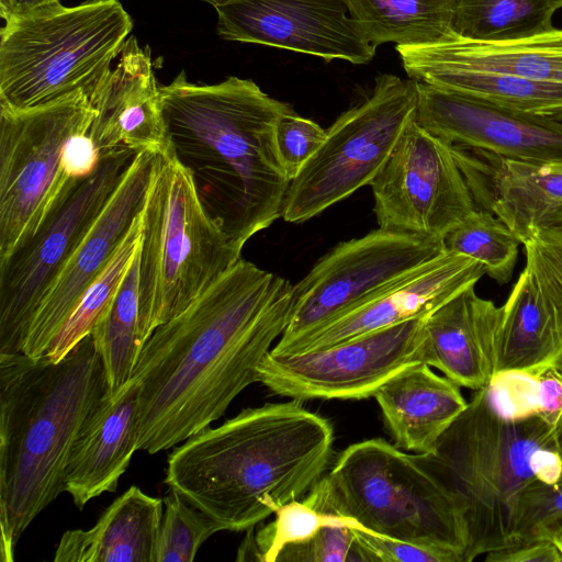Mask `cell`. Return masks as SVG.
I'll list each match as a JSON object with an SVG mask.
<instances>
[{
    "label": "cell",
    "mask_w": 562,
    "mask_h": 562,
    "mask_svg": "<svg viewBox=\"0 0 562 562\" xmlns=\"http://www.w3.org/2000/svg\"><path fill=\"white\" fill-rule=\"evenodd\" d=\"M327 525H345L359 528L351 519L322 513L303 499L283 505L274 513V519L256 532L254 528L241 542L237 560L276 562L277 555L286 547L303 543Z\"/></svg>",
    "instance_id": "obj_32"
},
{
    "label": "cell",
    "mask_w": 562,
    "mask_h": 562,
    "mask_svg": "<svg viewBox=\"0 0 562 562\" xmlns=\"http://www.w3.org/2000/svg\"><path fill=\"white\" fill-rule=\"evenodd\" d=\"M162 501L154 562H192L200 547L220 528L173 490L169 488Z\"/></svg>",
    "instance_id": "obj_33"
},
{
    "label": "cell",
    "mask_w": 562,
    "mask_h": 562,
    "mask_svg": "<svg viewBox=\"0 0 562 562\" xmlns=\"http://www.w3.org/2000/svg\"><path fill=\"white\" fill-rule=\"evenodd\" d=\"M408 78L467 93L508 109L538 115L562 116V82L457 69L424 70Z\"/></svg>",
    "instance_id": "obj_28"
},
{
    "label": "cell",
    "mask_w": 562,
    "mask_h": 562,
    "mask_svg": "<svg viewBox=\"0 0 562 562\" xmlns=\"http://www.w3.org/2000/svg\"><path fill=\"white\" fill-rule=\"evenodd\" d=\"M95 112L89 128L100 157L128 149L159 154L169 149L160 87L149 47L130 36L116 66L89 97Z\"/></svg>",
    "instance_id": "obj_20"
},
{
    "label": "cell",
    "mask_w": 562,
    "mask_h": 562,
    "mask_svg": "<svg viewBox=\"0 0 562 562\" xmlns=\"http://www.w3.org/2000/svg\"><path fill=\"white\" fill-rule=\"evenodd\" d=\"M134 157L128 149L100 157L94 171L76 182L33 237L0 260V355L22 352L44 295Z\"/></svg>",
    "instance_id": "obj_11"
},
{
    "label": "cell",
    "mask_w": 562,
    "mask_h": 562,
    "mask_svg": "<svg viewBox=\"0 0 562 562\" xmlns=\"http://www.w3.org/2000/svg\"><path fill=\"white\" fill-rule=\"evenodd\" d=\"M476 209L490 211L521 245L539 231L562 227V162H531L452 145Z\"/></svg>",
    "instance_id": "obj_19"
},
{
    "label": "cell",
    "mask_w": 562,
    "mask_h": 562,
    "mask_svg": "<svg viewBox=\"0 0 562 562\" xmlns=\"http://www.w3.org/2000/svg\"><path fill=\"white\" fill-rule=\"evenodd\" d=\"M139 316L147 341L241 254L203 209L191 177L168 149L155 155L142 210Z\"/></svg>",
    "instance_id": "obj_8"
},
{
    "label": "cell",
    "mask_w": 562,
    "mask_h": 562,
    "mask_svg": "<svg viewBox=\"0 0 562 562\" xmlns=\"http://www.w3.org/2000/svg\"><path fill=\"white\" fill-rule=\"evenodd\" d=\"M57 3L60 0H0V15L7 22Z\"/></svg>",
    "instance_id": "obj_44"
},
{
    "label": "cell",
    "mask_w": 562,
    "mask_h": 562,
    "mask_svg": "<svg viewBox=\"0 0 562 562\" xmlns=\"http://www.w3.org/2000/svg\"><path fill=\"white\" fill-rule=\"evenodd\" d=\"M378 226L443 240L475 209L452 145L408 125L370 184Z\"/></svg>",
    "instance_id": "obj_14"
},
{
    "label": "cell",
    "mask_w": 562,
    "mask_h": 562,
    "mask_svg": "<svg viewBox=\"0 0 562 562\" xmlns=\"http://www.w3.org/2000/svg\"><path fill=\"white\" fill-rule=\"evenodd\" d=\"M289 280L238 260L184 311L158 326L133 376L137 450L173 448L210 427L248 385L286 328Z\"/></svg>",
    "instance_id": "obj_1"
},
{
    "label": "cell",
    "mask_w": 562,
    "mask_h": 562,
    "mask_svg": "<svg viewBox=\"0 0 562 562\" xmlns=\"http://www.w3.org/2000/svg\"><path fill=\"white\" fill-rule=\"evenodd\" d=\"M395 48L408 77L424 70L457 69L562 82V29L504 42L457 37L436 44Z\"/></svg>",
    "instance_id": "obj_24"
},
{
    "label": "cell",
    "mask_w": 562,
    "mask_h": 562,
    "mask_svg": "<svg viewBox=\"0 0 562 562\" xmlns=\"http://www.w3.org/2000/svg\"><path fill=\"white\" fill-rule=\"evenodd\" d=\"M395 446L427 454L468 407L460 385L419 362L389 379L373 395Z\"/></svg>",
    "instance_id": "obj_23"
},
{
    "label": "cell",
    "mask_w": 562,
    "mask_h": 562,
    "mask_svg": "<svg viewBox=\"0 0 562 562\" xmlns=\"http://www.w3.org/2000/svg\"><path fill=\"white\" fill-rule=\"evenodd\" d=\"M416 112L414 80L376 77L371 94L337 117L321 148L291 180L281 217L294 224L308 221L370 186Z\"/></svg>",
    "instance_id": "obj_10"
},
{
    "label": "cell",
    "mask_w": 562,
    "mask_h": 562,
    "mask_svg": "<svg viewBox=\"0 0 562 562\" xmlns=\"http://www.w3.org/2000/svg\"><path fill=\"white\" fill-rule=\"evenodd\" d=\"M487 562H562V551L552 541L520 542L486 553Z\"/></svg>",
    "instance_id": "obj_40"
},
{
    "label": "cell",
    "mask_w": 562,
    "mask_h": 562,
    "mask_svg": "<svg viewBox=\"0 0 562 562\" xmlns=\"http://www.w3.org/2000/svg\"><path fill=\"white\" fill-rule=\"evenodd\" d=\"M139 385L132 378L97 404L77 437L64 473V492L82 509L92 498L115 492L137 450Z\"/></svg>",
    "instance_id": "obj_22"
},
{
    "label": "cell",
    "mask_w": 562,
    "mask_h": 562,
    "mask_svg": "<svg viewBox=\"0 0 562 562\" xmlns=\"http://www.w3.org/2000/svg\"><path fill=\"white\" fill-rule=\"evenodd\" d=\"M486 274L482 263L443 250L296 341L282 355L329 346L412 319L425 318Z\"/></svg>",
    "instance_id": "obj_18"
},
{
    "label": "cell",
    "mask_w": 562,
    "mask_h": 562,
    "mask_svg": "<svg viewBox=\"0 0 562 562\" xmlns=\"http://www.w3.org/2000/svg\"><path fill=\"white\" fill-rule=\"evenodd\" d=\"M132 29L119 0L57 3L7 21L0 32V106L26 110L78 92L90 97Z\"/></svg>",
    "instance_id": "obj_7"
},
{
    "label": "cell",
    "mask_w": 562,
    "mask_h": 562,
    "mask_svg": "<svg viewBox=\"0 0 562 562\" xmlns=\"http://www.w3.org/2000/svg\"><path fill=\"white\" fill-rule=\"evenodd\" d=\"M544 447L555 449L554 426L539 414L503 416L484 386L475 391L435 450L417 453L463 507L468 529L464 562L512 544L519 498L537 479L532 454Z\"/></svg>",
    "instance_id": "obj_6"
},
{
    "label": "cell",
    "mask_w": 562,
    "mask_h": 562,
    "mask_svg": "<svg viewBox=\"0 0 562 562\" xmlns=\"http://www.w3.org/2000/svg\"><path fill=\"white\" fill-rule=\"evenodd\" d=\"M156 154L135 155L92 226L44 295L22 352L45 355L87 288L109 263L142 211Z\"/></svg>",
    "instance_id": "obj_17"
},
{
    "label": "cell",
    "mask_w": 562,
    "mask_h": 562,
    "mask_svg": "<svg viewBox=\"0 0 562 562\" xmlns=\"http://www.w3.org/2000/svg\"><path fill=\"white\" fill-rule=\"evenodd\" d=\"M202 1H205L210 4H212L213 7L217 5L218 3H221L222 1L224 0H202Z\"/></svg>",
    "instance_id": "obj_46"
},
{
    "label": "cell",
    "mask_w": 562,
    "mask_h": 562,
    "mask_svg": "<svg viewBox=\"0 0 562 562\" xmlns=\"http://www.w3.org/2000/svg\"><path fill=\"white\" fill-rule=\"evenodd\" d=\"M217 33L353 65L371 61L376 47L350 16L344 0H224L214 7Z\"/></svg>",
    "instance_id": "obj_15"
},
{
    "label": "cell",
    "mask_w": 562,
    "mask_h": 562,
    "mask_svg": "<svg viewBox=\"0 0 562 562\" xmlns=\"http://www.w3.org/2000/svg\"><path fill=\"white\" fill-rule=\"evenodd\" d=\"M554 2L557 3L559 9L562 8V0H554Z\"/></svg>",
    "instance_id": "obj_47"
},
{
    "label": "cell",
    "mask_w": 562,
    "mask_h": 562,
    "mask_svg": "<svg viewBox=\"0 0 562 562\" xmlns=\"http://www.w3.org/2000/svg\"><path fill=\"white\" fill-rule=\"evenodd\" d=\"M540 540L562 551V476L552 484L535 479L519 498L510 546Z\"/></svg>",
    "instance_id": "obj_34"
},
{
    "label": "cell",
    "mask_w": 562,
    "mask_h": 562,
    "mask_svg": "<svg viewBox=\"0 0 562 562\" xmlns=\"http://www.w3.org/2000/svg\"><path fill=\"white\" fill-rule=\"evenodd\" d=\"M415 82L416 122L451 145L476 148L515 160L562 162V120Z\"/></svg>",
    "instance_id": "obj_16"
},
{
    "label": "cell",
    "mask_w": 562,
    "mask_h": 562,
    "mask_svg": "<svg viewBox=\"0 0 562 562\" xmlns=\"http://www.w3.org/2000/svg\"><path fill=\"white\" fill-rule=\"evenodd\" d=\"M328 419L289 400L248 407L169 454L165 483L220 531H247L304 498L329 469Z\"/></svg>",
    "instance_id": "obj_3"
},
{
    "label": "cell",
    "mask_w": 562,
    "mask_h": 562,
    "mask_svg": "<svg viewBox=\"0 0 562 562\" xmlns=\"http://www.w3.org/2000/svg\"><path fill=\"white\" fill-rule=\"evenodd\" d=\"M554 0H453L454 33L477 42H504L555 29Z\"/></svg>",
    "instance_id": "obj_29"
},
{
    "label": "cell",
    "mask_w": 562,
    "mask_h": 562,
    "mask_svg": "<svg viewBox=\"0 0 562 562\" xmlns=\"http://www.w3.org/2000/svg\"><path fill=\"white\" fill-rule=\"evenodd\" d=\"M326 139V130L316 122L297 115L284 114L276 128V145L280 161L293 180Z\"/></svg>",
    "instance_id": "obj_36"
},
{
    "label": "cell",
    "mask_w": 562,
    "mask_h": 562,
    "mask_svg": "<svg viewBox=\"0 0 562 562\" xmlns=\"http://www.w3.org/2000/svg\"><path fill=\"white\" fill-rule=\"evenodd\" d=\"M142 227L140 211L109 263L87 288L76 307L52 340L44 355L47 359L53 362L61 360L79 341L91 335L95 325L110 307L132 263L140 241Z\"/></svg>",
    "instance_id": "obj_30"
},
{
    "label": "cell",
    "mask_w": 562,
    "mask_h": 562,
    "mask_svg": "<svg viewBox=\"0 0 562 562\" xmlns=\"http://www.w3.org/2000/svg\"><path fill=\"white\" fill-rule=\"evenodd\" d=\"M92 336L61 360L0 355V553L12 562L30 524L64 492L71 448L109 392Z\"/></svg>",
    "instance_id": "obj_4"
},
{
    "label": "cell",
    "mask_w": 562,
    "mask_h": 562,
    "mask_svg": "<svg viewBox=\"0 0 562 562\" xmlns=\"http://www.w3.org/2000/svg\"><path fill=\"white\" fill-rule=\"evenodd\" d=\"M63 160L66 172L72 179L86 178L94 171L100 155L89 131L79 132L68 139Z\"/></svg>",
    "instance_id": "obj_39"
},
{
    "label": "cell",
    "mask_w": 562,
    "mask_h": 562,
    "mask_svg": "<svg viewBox=\"0 0 562 562\" xmlns=\"http://www.w3.org/2000/svg\"><path fill=\"white\" fill-rule=\"evenodd\" d=\"M164 501L128 487L90 529L63 533L55 562H154Z\"/></svg>",
    "instance_id": "obj_25"
},
{
    "label": "cell",
    "mask_w": 562,
    "mask_h": 562,
    "mask_svg": "<svg viewBox=\"0 0 562 562\" xmlns=\"http://www.w3.org/2000/svg\"><path fill=\"white\" fill-rule=\"evenodd\" d=\"M557 119H560V120H562V116H560V117H557Z\"/></svg>",
    "instance_id": "obj_48"
},
{
    "label": "cell",
    "mask_w": 562,
    "mask_h": 562,
    "mask_svg": "<svg viewBox=\"0 0 562 562\" xmlns=\"http://www.w3.org/2000/svg\"><path fill=\"white\" fill-rule=\"evenodd\" d=\"M537 375L539 415L555 426L562 416V374L548 368Z\"/></svg>",
    "instance_id": "obj_41"
},
{
    "label": "cell",
    "mask_w": 562,
    "mask_h": 562,
    "mask_svg": "<svg viewBox=\"0 0 562 562\" xmlns=\"http://www.w3.org/2000/svg\"><path fill=\"white\" fill-rule=\"evenodd\" d=\"M442 241L446 250L482 263L501 285L512 279L521 244L501 218L483 209H475Z\"/></svg>",
    "instance_id": "obj_31"
},
{
    "label": "cell",
    "mask_w": 562,
    "mask_h": 562,
    "mask_svg": "<svg viewBox=\"0 0 562 562\" xmlns=\"http://www.w3.org/2000/svg\"><path fill=\"white\" fill-rule=\"evenodd\" d=\"M160 98L169 150L188 171L207 213L241 254L282 216L290 178L276 145L279 120L293 112L250 79L188 81L184 70Z\"/></svg>",
    "instance_id": "obj_2"
},
{
    "label": "cell",
    "mask_w": 562,
    "mask_h": 562,
    "mask_svg": "<svg viewBox=\"0 0 562 562\" xmlns=\"http://www.w3.org/2000/svg\"><path fill=\"white\" fill-rule=\"evenodd\" d=\"M497 411L505 417L539 414L538 375L526 371L497 372L486 385Z\"/></svg>",
    "instance_id": "obj_37"
},
{
    "label": "cell",
    "mask_w": 562,
    "mask_h": 562,
    "mask_svg": "<svg viewBox=\"0 0 562 562\" xmlns=\"http://www.w3.org/2000/svg\"><path fill=\"white\" fill-rule=\"evenodd\" d=\"M357 540L371 562H461L459 555L420 544L396 540L355 528Z\"/></svg>",
    "instance_id": "obj_38"
},
{
    "label": "cell",
    "mask_w": 562,
    "mask_h": 562,
    "mask_svg": "<svg viewBox=\"0 0 562 562\" xmlns=\"http://www.w3.org/2000/svg\"><path fill=\"white\" fill-rule=\"evenodd\" d=\"M548 268L562 284V227L543 229L531 238Z\"/></svg>",
    "instance_id": "obj_42"
},
{
    "label": "cell",
    "mask_w": 562,
    "mask_h": 562,
    "mask_svg": "<svg viewBox=\"0 0 562 562\" xmlns=\"http://www.w3.org/2000/svg\"><path fill=\"white\" fill-rule=\"evenodd\" d=\"M443 250L442 240L380 227L339 243L292 285L290 321L271 352L285 353L306 335Z\"/></svg>",
    "instance_id": "obj_12"
},
{
    "label": "cell",
    "mask_w": 562,
    "mask_h": 562,
    "mask_svg": "<svg viewBox=\"0 0 562 562\" xmlns=\"http://www.w3.org/2000/svg\"><path fill=\"white\" fill-rule=\"evenodd\" d=\"M470 286L425 318L423 362L460 386L480 390L496 374L502 306Z\"/></svg>",
    "instance_id": "obj_21"
},
{
    "label": "cell",
    "mask_w": 562,
    "mask_h": 562,
    "mask_svg": "<svg viewBox=\"0 0 562 562\" xmlns=\"http://www.w3.org/2000/svg\"><path fill=\"white\" fill-rule=\"evenodd\" d=\"M350 16L373 45L416 46L459 37L453 0H344Z\"/></svg>",
    "instance_id": "obj_26"
},
{
    "label": "cell",
    "mask_w": 562,
    "mask_h": 562,
    "mask_svg": "<svg viewBox=\"0 0 562 562\" xmlns=\"http://www.w3.org/2000/svg\"><path fill=\"white\" fill-rule=\"evenodd\" d=\"M531 468L536 477L552 484L562 476V460L554 448H540L532 454Z\"/></svg>",
    "instance_id": "obj_43"
},
{
    "label": "cell",
    "mask_w": 562,
    "mask_h": 562,
    "mask_svg": "<svg viewBox=\"0 0 562 562\" xmlns=\"http://www.w3.org/2000/svg\"><path fill=\"white\" fill-rule=\"evenodd\" d=\"M555 449L562 460V416L554 426Z\"/></svg>",
    "instance_id": "obj_45"
},
{
    "label": "cell",
    "mask_w": 562,
    "mask_h": 562,
    "mask_svg": "<svg viewBox=\"0 0 562 562\" xmlns=\"http://www.w3.org/2000/svg\"><path fill=\"white\" fill-rule=\"evenodd\" d=\"M425 318L321 350L289 355L270 350L258 367L257 382L277 395L300 402L371 397L393 375L423 362Z\"/></svg>",
    "instance_id": "obj_13"
},
{
    "label": "cell",
    "mask_w": 562,
    "mask_h": 562,
    "mask_svg": "<svg viewBox=\"0 0 562 562\" xmlns=\"http://www.w3.org/2000/svg\"><path fill=\"white\" fill-rule=\"evenodd\" d=\"M302 499L360 529L452 552L464 562L468 529L458 496L417 453L384 439L348 446Z\"/></svg>",
    "instance_id": "obj_5"
},
{
    "label": "cell",
    "mask_w": 562,
    "mask_h": 562,
    "mask_svg": "<svg viewBox=\"0 0 562 562\" xmlns=\"http://www.w3.org/2000/svg\"><path fill=\"white\" fill-rule=\"evenodd\" d=\"M276 562H371L353 527L327 525L310 540L284 548Z\"/></svg>",
    "instance_id": "obj_35"
},
{
    "label": "cell",
    "mask_w": 562,
    "mask_h": 562,
    "mask_svg": "<svg viewBox=\"0 0 562 562\" xmlns=\"http://www.w3.org/2000/svg\"><path fill=\"white\" fill-rule=\"evenodd\" d=\"M139 246L140 241L110 307L91 333L111 392L132 379L146 344L139 316Z\"/></svg>",
    "instance_id": "obj_27"
},
{
    "label": "cell",
    "mask_w": 562,
    "mask_h": 562,
    "mask_svg": "<svg viewBox=\"0 0 562 562\" xmlns=\"http://www.w3.org/2000/svg\"><path fill=\"white\" fill-rule=\"evenodd\" d=\"M94 114L85 92L33 109L0 106V260L29 241L80 180L66 172L64 150Z\"/></svg>",
    "instance_id": "obj_9"
}]
</instances>
